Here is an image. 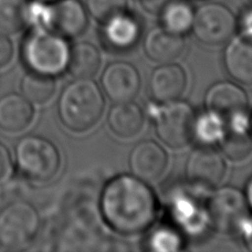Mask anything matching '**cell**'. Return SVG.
Returning <instances> with one entry per match:
<instances>
[{
  "instance_id": "6da1fadb",
  "label": "cell",
  "mask_w": 252,
  "mask_h": 252,
  "mask_svg": "<svg viewBox=\"0 0 252 252\" xmlns=\"http://www.w3.org/2000/svg\"><path fill=\"white\" fill-rule=\"evenodd\" d=\"M100 206L107 224L128 236L147 230L157 213L154 192L147 183L133 175H120L111 179L103 189Z\"/></svg>"
},
{
  "instance_id": "7a4b0ae2",
  "label": "cell",
  "mask_w": 252,
  "mask_h": 252,
  "mask_svg": "<svg viewBox=\"0 0 252 252\" xmlns=\"http://www.w3.org/2000/svg\"><path fill=\"white\" fill-rule=\"evenodd\" d=\"M104 111V97L91 79H75L63 89L58 101L61 123L73 132L92 128Z\"/></svg>"
},
{
  "instance_id": "3957f363",
  "label": "cell",
  "mask_w": 252,
  "mask_h": 252,
  "mask_svg": "<svg viewBox=\"0 0 252 252\" xmlns=\"http://www.w3.org/2000/svg\"><path fill=\"white\" fill-rule=\"evenodd\" d=\"M70 47L65 38L44 28H30L21 44V59L27 69L49 76L66 71Z\"/></svg>"
},
{
  "instance_id": "277c9868",
  "label": "cell",
  "mask_w": 252,
  "mask_h": 252,
  "mask_svg": "<svg viewBox=\"0 0 252 252\" xmlns=\"http://www.w3.org/2000/svg\"><path fill=\"white\" fill-rule=\"evenodd\" d=\"M15 158L22 176L38 183L51 181L61 165L57 146L39 135H27L20 138L15 148Z\"/></svg>"
},
{
  "instance_id": "5b68a950",
  "label": "cell",
  "mask_w": 252,
  "mask_h": 252,
  "mask_svg": "<svg viewBox=\"0 0 252 252\" xmlns=\"http://www.w3.org/2000/svg\"><path fill=\"white\" fill-rule=\"evenodd\" d=\"M40 228L38 211L26 201H15L0 211V245L21 249L30 245Z\"/></svg>"
},
{
  "instance_id": "8992f818",
  "label": "cell",
  "mask_w": 252,
  "mask_h": 252,
  "mask_svg": "<svg viewBox=\"0 0 252 252\" xmlns=\"http://www.w3.org/2000/svg\"><path fill=\"white\" fill-rule=\"evenodd\" d=\"M161 104L154 118L157 136L169 147H184L195 137V112L188 103L178 100Z\"/></svg>"
},
{
  "instance_id": "52a82bcc",
  "label": "cell",
  "mask_w": 252,
  "mask_h": 252,
  "mask_svg": "<svg viewBox=\"0 0 252 252\" xmlns=\"http://www.w3.org/2000/svg\"><path fill=\"white\" fill-rule=\"evenodd\" d=\"M206 214L218 231L239 232L249 218V206L246 195L235 187L219 188L207 202Z\"/></svg>"
},
{
  "instance_id": "ba28073f",
  "label": "cell",
  "mask_w": 252,
  "mask_h": 252,
  "mask_svg": "<svg viewBox=\"0 0 252 252\" xmlns=\"http://www.w3.org/2000/svg\"><path fill=\"white\" fill-rule=\"evenodd\" d=\"M207 112L219 118L226 126L246 127L248 96L239 85L228 81L211 85L205 96Z\"/></svg>"
},
{
  "instance_id": "9c48e42d",
  "label": "cell",
  "mask_w": 252,
  "mask_h": 252,
  "mask_svg": "<svg viewBox=\"0 0 252 252\" xmlns=\"http://www.w3.org/2000/svg\"><path fill=\"white\" fill-rule=\"evenodd\" d=\"M237 27V18L230 9L222 3L210 2L195 11L191 30L200 42L218 46L232 37Z\"/></svg>"
},
{
  "instance_id": "30bf717a",
  "label": "cell",
  "mask_w": 252,
  "mask_h": 252,
  "mask_svg": "<svg viewBox=\"0 0 252 252\" xmlns=\"http://www.w3.org/2000/svg\"><path fill=\"white\" fill-rule=\"evenodd\" d=\"M105 95L115 103L133 101L141 88V76L136 67L119 61L106 66L101 79Z\"/></svg>"
},
{
  "instance_id": "8fae6325",
  "label": "cell",
  "mask_w": 252,
  "mask_h": 252,
  "mask_svg": "<svg viewBox=\"0 0 252 252\" xmlns=\"http://www.w3.org/2000/svg\"><path fill=\"white\" fill-rule=\"evenodd\" d=\"M226 165L219 153L209 147H198L189 155L186 163L188 179L198 185L214 187L222 181Z\"/></svg>"
},
{
  "instance_id": "7c38bea8",
  "label": "cell",
  "mask_w": 252,
  "mask_h": 252,
  "mask_svg": "<svg viewBox=\"0 0 252 252\" xmlns=\"http://www.w3.org/2000/svg\"><path fill=\"white\" fill-rule=\"evenodd\" d=\"M168 157L164 148L153 141L138 143L129 154L128 165L133 176L145 183H154L164 174Z\"/></svg>"
},
{
  "instance_id": "4fadbf2b",
  "label": "cell",
  "mask_w": 252,
  "mask_h": 252,
  "mask_svg": "<svg viewBox=\"0 0 252 252\" xmlns=\"http://www.w3.org/2000/svg\"><path fill=\"white\" fill-rule=\"evenodd\" d=\"M89 24V12L79 0H58L51 3L49 30L65 39L82 34Z\"/></svg>"
},
{
  "instance_id": "5bb4252c",
  "label": "cell",
  "mask_w": 252,
  "mask_h": 252,
  "mask_svg": "<svg viewBox=\"0 0 252 252\" xmlns=\"http://www.w3.org/2000/svg\"><path fill=\"white\" fill-rule=\"evenodd\" d=\"M187 87V75L181 65L175 63H160L152 72L150 93L155 101L168 103L178 100Z\"/></svg>"
},
{
  "instance_id": "9a60e30c",
  "label": "cell",
  "mask_w": 252,
  "mask_h": 252,
  "mask_svg": "<svg viewBox=\"0 0 252 252\" xmlns=\"http://www.w3.org/2000/svg\"><path fill=\"white\" fill-rule=\"evenodd\" d=\"M224 67L237 82L252 85V35L241 32L223 52Z\"/></svg>"
},
{
  "instance_id": "2e32d148",
  "label": "cell",
  "mask_w": 252,
  "mask_h": 252,
  "mask_svg": "<svg viewBox=\"0 0 252 252\" xmlns=\"http://www.w3.org/2000/svg\"><path fill=\"white\" fill-rule=\"evenodd\" d=\"M185 49L182 34L174 33L164 27H156L148 31L144 39V51L152 61L169 63L176 60Z\"/></svg>"
},
{
  "instance_id": "e0dca14e",
  "label": "cell",
  "mask_w": 252,
  "mask_h": 252,
  "mask_svg": "<svg viewBox=\"0 0 252 252\" xmlns=\"http://www.w3.org/2000/svg\"><path fill=\"white\" fill-rule=\"evenodd\" d=\"M34 110L21 93H8L0 97V128L6 132L18 133L32 122Z\"/></svg>"
},
{
  "instance_id": "ac0fdd59",
  "label": "cell",
  "mask_w": 252,
  "mask_h": 252,
  "mask_svg": "<svg viewBox=\"0 0 252 252\" xmlns=\"http://www.w3.org/2000/svg\"><path fill=\"white\" fill-rule=\"evenodd\" d=\"M105 41L112 48L126 50L132 48L141 35V26L133 16L125 11L104 22Z\"/></svg>"
},
{
  "instance_id": "d6986e66",
  "label": "cell",
  "mask_w": 252,
  "mask_h": 252,
  "mask_svg": "<svg viewBox=\"0 0 252 252\" xmlns=\"http://www.w3.org/2000/svg\"><path fill=\"white\" fill-rule=\"evenodd\" d=\"M107 123L112 132L119 137H134L143 128V110L132 101L116 103L110 111Z\"/></svg>"
},
{
  "instance_id": "ffe728a7",
  "label": "cell",
  "mask_w": 252,
  "mask_h": 252,
  "mask_svg": "<svg viewBox=\"0 0 252 252\" xmlns=\"http://www.w3.org/2000/svg\"><path fill=\"white\" fill-rule=\"evenodd\" d=\"M101 66V55L97 48L89 42L75 43L70 48L66 71L74 79H91Z\"/></svg>"
},
{
  "instance_id": "44dd1931",
  "label": "cell",
  "mask_w": 252,
  "mask_h": 252,
  "mask_svg": "<svg viewBox=\"0 0 252 252\" xmlns=\"http://www.w3.org/2000/svg\"><path fill=\"white\" fill-rule=\"evenodd\" d=\"M219 144L224 156L233 161L247 158L252 152V137L246 127L226 126Z\"/></svg>"
},
{
  "instance_id": "7402d4cb",
  "label": "cell",
  "mask_w": 252,
  "mask_h": 252,
  "mask_svg": "<svg viewBox=\"0 0 252 252\" xmlns=\"http://www.w3.org/2000/svg\"><path fill=\"white\" fill-rule=\"evenodd\" d=\"M159 16L161 27L183 35L192 28L195 10L185 0H174L164 8Z\"/></svg>"
},
{
  "instance_id": "603a6c76",
  "label": "cell",
  "mask_w": 252,
  "mask_h": 252,
  "mask_svg": "<svg viewBox=\"0 0 252 252\" xmlns=\"http://www.w3.org/2000/svg\"><path fill=\"white\" fill-rule=\"evenodd\" d=\"M20 92L32 104H44L55 95V78L29 71L22 76Z\"/></svg>"
},
{
  "instance_id": "cb8c5ba5",
  "label": "cell",
  "mask_w": 252,
  "mask_h": 252,
  "mask_svg": "<svg viewBox=\"0 0 252 252\" xmlns=\"http://www.w3.org/2000/svg\"><path fill=\"white\" fill-rule=\"evenodd\" d=\"M28 0H0V33L12 35L26 29Z\"/></svg>"
},
{
  "instance_id": "d4e9b609",
  "label": "cell",
  "mask_w": 252,
  "mask_h": 252,
  "mask_svg": "<svg viewBox=\"0 0 252 252\" xmlns=\"http://www.w3.org/2000/svg\"><path fill=\"white\" fill-rule=\"evenodd\" d=\"M226 129V124L217 116L207 112L206 115H201L196 119L195 137L206 143L207 145L214 142H219Z\"/></svg>"
},
{
  "instance_id": "484cf974",
  "label": "cell",
  "mask_w": 252,
  "mask_h": 252,
  "mask_svg": "<svg viewBox=\"0 0 252 252\" xmlns=\"http://www.w3.org/2000/svg\"><path fill=\"white\" fill-rule=\"evenodd\" d=\"M127 0H87L85 8L94 19L104 24L126 10Z\"/></svg>"
},
{
  "instance_id": "4316f807",
  "label": "cell",
  "mask_w": 252,
  "mask_h": 252,
  "mask_svg": "<svg viewBox=\"0 0 252 252\" xmlns=\"http://www.w3.org/2000/svg\"><path fill=\"white\" fill-rule=\"evenodd\" d=\"M51 19V3L30 0L27 6V25L29 28L49 29Z\"/></svg>"
},
{
  "instance_id": "83f0119b",
  "label": "cell",
  "mask_w": 252,
  "mask_h": 252,
  "mask_svg": "<svg viewBox=\"0 0 252 252\" xmlns=\"http://www.w3.org/2000/svg\"><path fill=\"white\" fill-rule=\"evenodd\" d=\"M151 249L155 251H177L181 249V238L168 229H159L150 239Z\"/></svg>"
},
{
  "instance_id": "f1b7e54d",
  "label": "cell",
  "mask_w": 252,
  "mask_h": 252,
  "mask_svg": "<svg viewBox=\"0 0 252 252\" xmlns=\"http://www.w3.org/2000/svg\"><path fill=\"white\" fill-rule=\"evenodd\" d=\"M13 44L9 35L0 33V69L7 66L12 60Z\"/></svg>"
},
{
  "instance_id": "f546056e",
  "label": "cell",
  "mask_w": 252,
  "mask_h": 252,
  "mask_svg": "<svg viewBox=\"0 0 252 252\" xmlns=\"http://www.w3.org/2000/svg\"><path fill=\"white\" fill-rule=\"evenodd\" d=\"M172 1L174 0H139L144 10L152 15H159Z\"/></svg>"
},
{
  "instance_id": "4dcf8cb0",
  "label": "cell",
  "mask_w": 252,
  "mask_h": 252,
  "mask_svg": "<svg viewBox=\"0 0 252 252\" xmlns=\"http://www.w3.org/2000/svg\"><path fill=\"white\" fill-rule=\"evenodd\" d=\"M11 168V158L10 154L4 145L0 143V179L4 178L10 172Z\"/></svg>"
},
{
  "instance_id": "1f68e13d",
  "label": "cell",
  "mask_w": 252,
  "mask_h": 252,
  "mask_svg": "<svg viewBox=\"0 0 252 252\" xmlns=\"http://www.w3.org/2000/svg\"><path fill=\"white\" fill-rule=\"evenodd\" d=\"M240 27L244 33L252 35V8L248 9L241 17Z\"/></svg>"
},
{
  "instance_id": "d6a6232c",
  "label": "cell",
  "mask_w": 252,
  "mask_h": 252,
  "mask_svg": "<svg viewBox=\"0 0 252 252\" xmlns=\"http://www.w3.org/2000/svg\"><path fill=\"white\" fill-rule=\"evenodd\" d=\"M239 232H241L242 236H244L247 247L252 250V219L248 218Z\"/></svg>"
},
{
  "instance_id": "836d02e7",
  "label": "cell",
  "mask_w": 252,
  "mask_h": 252,
  "mask_svg": "<svg viewBox=\"0 0 252 252\" xmlns=\"http://www.w3.org/2000/svg\"><path fill=\"white\" fill-rule=\"evenodd\" d=\"M245 195H246L247 202H248L249 209L252 210V178L248 182V185H247Z\"/></svg>"
},
{
  "instance_id": "e575fe53",
  "label": "cell",
  "mask_w": 252,
  "mask_h": 252,
  "mask_svg": "<svg viewBox=\"0 0 252 252\" xmlns=\"http://www.w3.org/2000/svg\"><path fill=\"white\" fill-rule=\"evenodd\" d=\"M40 1H44V2L52 3V2H56V1H58V0H40Z\"/></svg>"
},
{
  "instance_id": "d590c367",
  "label": "cell",
  "mask_w": 252,
  "mask_h": 252,
  "mask_svg": "<svg viewBox=\"0 0 252 252\" xmlns=\"http://www.w3.org/2000/svg\"><path fill=\"white\" fill-rule=\"evenodd\" d=\"M249 1H250V2H252V0H249Z\"/></svg>"
}]
</instances>
